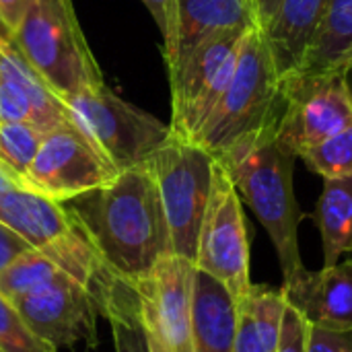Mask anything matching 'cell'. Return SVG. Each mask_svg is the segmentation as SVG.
<instances>
[{"instance_id":"20","label":"cell","mask_w":352,"mask_h":352,"mask_svg":"<svg viewBox=\"0 0 352 352\" xmlns=\"http://www.w3.org/2000/svg\"><path fill=\"white\" fill-rule=\"evenodd\" d=\"M332 70L346 74L352 70V0H328L307 56L295 74Z\"/></svg>"},{"instance_id":"6","label":"cell","mask_w":352,"mask_h":352,"mask_svg":"<svg viewBox=\"0 0 352 352\" xmlns=\"http://www.w3.org/2000/svg\"><path fill=\"white\" fill-rule=\"evenodd\" d=\"M64 103L72 122L118 171L146 163L171 134L169 124L124 101L105 82L80 89Z\"/></svg>"},{"instance_id":"36","label":"cell","mask_w":352,"mask_h":352,"mask_svg":"<svg viewBox=\"0 0 352 352\" xmlns=\"http://www.w3.org/2000/svg\"><path fill=\"white\" fill-rule=\"evenodd\" d=\"M252 2H254V0H252Z\"/></svg>"},{"instance_id":"33","label":"cell","mask_w":352,"mask_h":352,"mask_svg":"<svg viewBox=\"0 0 352 352\" xmlns=\"http://www.w3.org/2000/svg\"><path fill=\"white\" fill-rule=\"evenodd\" d=\"M280 0H254V8H256V19H258V27H262L274 12V8L278 6Z\"/></svg>"},{"instance_id":"21","label":"cell","mask_w":352,"mask_h":352,"mask_svg":"<svg viewBox=\"0 0 352 352\" xmlns=\"http://www.w3.org/2000/svg\"><path fill=\"white\" fill-rule=\"evenodd\" d=\"M314 219L324 243V266H334L352 252V177L324 179Z\"/></svg>"},{"instance_id":"19","label":"cell","mask_w":352,"mask_h":352,"mask_svg":"<svg viewBox=\"0 0 352 352\" xmlns=\"http://www.w3.org/2000/svg\"><path fill=\"white\" fill-rule=\"evenodd\" d=\"M287 299L283 289L254 285L237 301L235 352H276Z\"/></svg>"},{"instance_id":"16","label":"cell","mask_w":352,"mask_h":352,"mask_svg":"<svg viewBox=\"0 0 352 352\" xmlns=\"http://www.w3.org/2000/svg\"><path fill=\"white\" fill-rule=\"evenodd\" d=\"M76 217L62 202H56L21 182L0 192V223L21 235L31 248H45L60 239L74 225Z\"/></svg>"},{"instance_id":"7","label":"cell","mask_w":352,"mask_h":352,"mask_svg":"<svg viewBox=\"0 0 352 352\" xmlns=\"http://www.w3.org/2000/svg\"><path fill=\"white\" fill-rule=\"evenodd\" d=\"M194 266L223 283L235 301H239L252 287L250 239L241 198L229 173L217 159Z\"/></svg>"},{"instance_id":"25","label":"cell","mask_w":352,"mask_h":352,"mask_svg":"<svg viewBox=\"0 0 352 352\" xmlns=\"http://www.w3.org/2000/svg\"><path fill=\"white\" fill-rule=\"evenodd\" d=\"M299 159L322 179L352 177V124L299 153Z\"/></svg>"},{"instance_id":"24","label":"cell","mask_w":352,"mask_h":352,"mask_svg":"<svg viewBox=\"0 0 352 352\" xmlns=\"http://www.w3.org/2000/svg\"><path fill=\"white\" fill-rule=\"evenodd\" d=\"M43 130L31 122L0 124V165L25 184V175L39 151Z\"/></svg>"},{"instance_id":"30","label":"cell","mask_w":352,"mask_h":352,"mask_svg":"<svg viewBox=\"0 0 352 352\" xmlns=\"http://www.w3.org/2000/svg\"><path fill=\"white\" fill-rule=\"evenodd\" d=\"M307 352H352V328L328 330V328L309 326Z\"/></svg>"},{"instance_id":"15","label":"cell","mask_w":352,"mask_h":352,"mask_svg":"<svg viewBox=\"0 0 352 352\" xmlns=\"http://www.w3.org/2000/svg\"><path fill=\"white\" fill-rule=\"evenodd\" d=\"M326 6L328 0H280L260 27L280 80L301 68Z\"/></svg>"},{"instance_id":"32","label":"cell","mask_w":352,"mask_h":352,"mask_svg":"<svg viewBox=\"0 0 352 352\" xmlns=\"http://www.w3.org/2000/svg\"><path fill=\"white\" fill-rule=\"evenodd\" d=\"M27 2L29 0H0V19L6 25V29L10 31V35L16 29L19 21L23 19Z\"/></svg>"},{"instance_id":"29","label":"cell","mask_w":352,"mask_h":352,"mask_svg":"<svg viewBox=\"0 0 352 352\" xmlns=\"http://www.w3.org/2000/svg\"><path fill=\"white\" fill-rule=\"evenodd\" d=\"M307 328L303 316L287 303L276 352H307Z\"/></svg>"},{"instance_id":"17","label":"cell","mask_w":352,"mask_h":352,"mask_svg":"<svg viewBox=\"0 0 352 352\" xmlns=\"http://www.w3.org/2000/svg\"><path fill=\"white\" fill-rule=\"evenodd\" d=\"M237 301L223 283L194 270L192 346L194 352H235Z\"/></svg>"},{"instance_id":"9","label":"cell","mask_w":352,"mask_h":352,"mask_svg":"<svg viewBox=\"0 0 352 352\" xmlns=\"http://www.w3.org/2000/svg\"><path fill=\"white\" fill-rule=\"evenodd\" d=\"M118 173L111 161L68 120L43 134L25 186L56 202H70L107 186Z\"/></svg>"},{"instance_id":"13","label":"cell","mask_w":352,"mask_h":352,"mask_svg":"<svg viewBox=\"0 0 352 352\" xmlns=\"http://www.w3.org/2000/svg\"><path fill=\"white\" fill-rule=\"evenodd\" d=\"M285 299L309 326L328 330L352 328V260L324 266L318 272L305 266L283 283Z\"/></svg>"},{"instance_id":"11","label":"cell","mask_w":352,"mask_h":352,"mask_svg":"<svg viewBox=\"0 0 352 352\" xmlns=\"http://www.w3.org/2000/svg\"><path fill=\"white\" fill-rule=\"evenodd\" d=\"M194 262L167 254L146 274L130 280L144 326L171 352H194L192 346V283Z\"/></svg>"},{"instance_id":"31","label":"cell","mask_w":352,"mask_h":352,"mask_svg":"<svg viewBox=\"0 0 352 352\" xmlns=\"http://www.w3.org/2000/svg\"><path fill=\"white\" fill-rule=\"evenodd\" d=\"M29 250H31V245L21 235H16L12 229H8L4 223H0V272Z\"/></svg>"},{"instance_id":"35","label":"cell","mask_w":352,"mask_h":352,"mask_svg":"<svg viewBox=\"0 0 352 352\" xmlns=\"http://www.w3.org/2000/svg\"><path fill=\"white\" fill-rule=\"evenodd\" d=\"M10 31L6 29V25L2 23V19H0V39H4V41H10Z\"/></svg>"},{"instance_id":"27","label":"cell","mask_w":352,"mask_h":352,"mask_svg":"<svg viewBox=\"0 0 352 352\" xmlns=\"http://www.w3.org/2000/svg\"><path fill=\"white\" fill-rule=\"evenodd\" d=\"M144 6L151 10L153 19L157 21L161 35H163V58L165 62L171 60L177 39V12L179 0H142Z\"/></svg>"},{"instance_id":"3","label":"cell","mask_w":352,"mask_h":352,"mask_svg":"<svg viewBox=\"0 0 352 352\" xmlns=\"http://www.w3.org/2000/svg\"><path fill=\"white\" fill-rule=\"evenodd\" d=\"M280 111V76L256 25L243 35L233 76L192 142L219 157L241 138L278 124Z\"/></svg>"},{"instance_id":"1","label":"cell","mask_w":352,"mask_h":352,"mask_svg":"<svg viewBox=\"0 0 352 352\" xmlns=\"http://www.w3.org/2000/svg\"><path fill=\"white\" fill-rule=\"evenodd\" d=\"M74 200L80 204L70 210L120 276L134 280L171 254L159 188L146 163L120 171L107 186Z\"/></svg>"},{"instance_id":"22","label":"cell","mask_w":352,"mask_h":352,"mask_svg":"<svg viewBox=\"0 0 352 352\" xmlns=\"http://www.w3.org/2000/svg\"><path fill=\"white\" fill-rule=\"evenodd\" d=\"M0 76L25 91L33 107V124L43 132L72 120L68 105L45 85V80L33 70L12 41L4 39H0Z\"/></svg>"},{"instance_id":"18","label":"cell","mask_w":352,"mask_h":352,"mask_svg":"<svg viewBox=\"0 0 352 352\" xmlns=\"http://www.w3.org/2000/svg\"><path fill=\"white\" fill-rule=\"evenodd\" d=\"M97 309L107 318L116 352H151L148 332L140 314V301L132 283L105 266L89 289Z\"/></svg>"},{"instance_id":"14","label":"cell","mask_w":352,"mask_h":352,"mask_svg":"<svg viewBox=\"0 0 352 352\" xmlns=\"http://www.w3.org/2000/svg\"><path fill=\"white\" fill-rule=\"evenodd\" d=\"M256 25L258 19L252 0H179L177 39L173 56L167 62L169 72L208 39L231 31H248Z\"/></svg>"},{"instance_id":"8","label":"cell","mask_w":352,"mask_h":352,"mask_svg":"<svg viewBox=\"0 0 352 352\" xmlns=\"http://www.w3.org/2000/svg\"><path fill=\"white\" fill-rule=\"evenodd\" d=\"M280 87L283 111L276 134L297 157L352 124V91L346 72L293 74L283 78Z\"/></svg>"},{"instance_id":"34","label":"cell","mask_w":352,"mask_h":352,"mask_svg":"<svg viewBox=\"0 0 352 352\" xmlns=\"http://www.w3.org/2000/svg\"><path fill=\"white\" fill-rule=\"evenodd\" d=\"M148 332V330H146ZM148 346H151V352H171L153 332H148Z\"/></svg>"},{"instance_id":"2","label":"cell","mask_w":352,"mask_h":352,"mask_svg":"<svg viewBox=\"0 0 352 352\" xmlns=\"http://www.w3.org/2000/svg\"><path fill=\"white\" fill-rule=\"evenodd\" d=\"M229 173L239 198L256 212L276 250L283 283L301 268L297 229L303 210L293 190L295 161L299 159L276 134V124L254 132L214 157Z\"/></svg>"},{"instance_id":"26","label":"cell","mask_w":352,"mask_h":352,"mask_svg":"<svg viewBox=\"0 0 352 352\" xmlns=\"http://www.w3.org/2000/svg\"><path fill=\"white\" fill-rule=\"evenodd\" d=\"M0 352H58L41 340L12 303L0 297Z\"/></svg>"},{"instance_id":"12","label":"cell","mask_w":352,"mask_h":352,"mask_svg":"<svg viewBox=\"0 0 352 352\" xmlns=\"http://www.w3.org/2000/svg\"><path fill=\"white\" fill-rule=\"evenodd\" d=\"M27 326L54 349L97 344V301L89 287L60 274L12 303Z\"/></svg>"},{"instance_id":"28","label":"cell","mask_w":352,"mask_h":352,"mask_svg":"<svg viewBox=\"0 0 352 352\" xmlns=\"http://www.w3.org/2000/svg\"><path fill=\"white\" fill-rule=\"evenodd\" d=\"M14 122L33 124V107L19 85L0 76V124Z\"/></svg>"},{"instance_id":"4","label":"cell","mask_w":352,"mask_h":352,"mask_svg":"<svg viewBox=\"0 0 352 352\" xmlns=\"http://www.w3.org/2000/svg\"><path fill=\"white\" fill-rule=\"evenodd\" d=\"M10 41L62 101L103 82L72 0H29Z\"/></svg>"},{"instance_id":"10","label":"cell","mask_w":352,"mask_h":352,"mask_svg":"<svg viewBox=\"0 0 352 352\" xmlns=\"http://www.w3.org/2000/svg\"><path fill=\"white\" fill-rule=\"evenodd\" d=\"M248 31H231L208 39L169 72L171 134L194 140L233 76L239 45Z\"/></svg>"},{"instance_id":"23","label":"cell","mask_w":352,"mask_h":352,"mask_svg":"<svg viewBox=\"0 0 352 352\" xmlns=\"http://www.w3.org/2000/svg\"><path fill=\"white\" fill-rule=\"evenodd\" d=\"M62 272L56 262L37 248H31L0 272V297L8 303L50 285Z\"/></svg>"},{"instance_id":"5","label":"cell","mask_w":352,"mask_h":352,"mask_svg":"<svg viewBox=\"0 0 352 352\" xmlns=\"http://www.w3.org/2000/svg\"><path fill=\"white\" fill-rule=\"evenodd\" d=\"M146 165L159 188L171 254L196 262L200 227L212 190L214 157L200 144L169 134Z\"/></svg>"}]
</instances>
